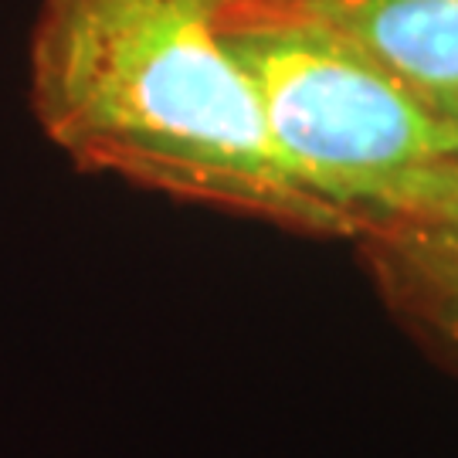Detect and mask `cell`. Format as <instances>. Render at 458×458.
<instances>
[{"instance_id":"1","label":"cell","mask_w":458,"mask_h":458,"mask_svg":"<svg viewBox=\"0 0 458 458\" xmlns=\"http://www.w3.org/2000/svg\"><path fill=\"white\" fill-rule=\"evenodd\" d=\"M221 14L225 0H38L28 38L34 123L79 170L357 242L278 164Z\"/></svg>"},{"instance_id":"2","label":"cell","mask_w":458,"mask_h":458,"mask_svg":"<svg viewBox=\"0 0 458 458\" xmlns=\"http://www.w3.org/2000/svg\"><path fill=\"white\" fill-rule=\"evenodd\" d=\"M221 31L278 164L357 242L458 248V132L438 109L299 0H225Z\"/></svg>"},{"instance_id":"3","label":"cell","mask_w":458,"mask_h":458,"mask_svg":"<svg viewBox=\"0 0 458 458\" xmlns=\"http://www.w3.org/2000/svg\"><path fill=\"white\" fill-rule=\"evenodd\" d=\"M448 119L458 115V0H299Z\"/></svg>"},{"instance_id":"4","label":"cell","mask_w":458,"mask_h":458,"mask_svg":"<svg viewBox=\"0 0 458 458\" xmlns=\"http://www.w3.org/2000/svg\"><path fill=\"white\" fill-rule=\"evenodd\" d=\"M360 248L394 316L458 370V248L418 234H374Z\"/></svg>"},{"instance_id":"5","label":"cell","mask_w":458,"mask_h":458,"mask_svg":"<svg viewBox=\"0 0 458 458\" xmlns=\"http://www.w3.org/2000/svg\"><path fill=\"white\" fill-rule=\"evenodd\" d=\"M448 123H452V126H455V132H458V115H448Z\"/></svg>"}]
</instances>
